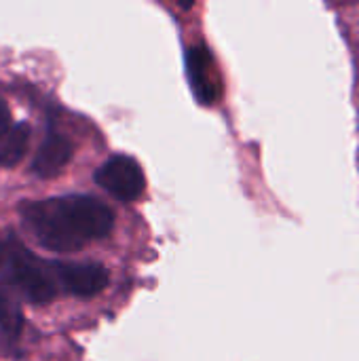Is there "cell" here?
<instances>
[{
  "label": "cell",
  "instance_id": "cell-6",
  "mask_svg": "<svg viewBox=\"0 0 359 361\" xmlns=\"http://www.w3.org/2000/svg\"><path fill=\"white\" fill-rule=\"evenodd\" d=\"M30 125L25 121H19L13 125V129L8 131V135L0 142V167H15L30 144Z\"/></svg>",
  "mask_w": 359,
  "mask_h": 361
},
{
  "label": "cell",
  "instance_id": "cell-2",
  "mask_svg": "<svg viewBox=\"0 0 359 361\" xmlns=\"http://www.w3.org/2000/svg\"><path fill=\"white\" fill-rule=\"evenodd\" d=\"M95 184L121 203L138 201L146 190V176L142 165L129 154L108 157L93 173Z\"/></svg>",
  "mask_w": 359,
  "mask_h": 361
},
{
  "label": "cell",
  "instance_id": "cell-4",
  "mask_svg": "<svg viewBox=\"0 0 359 361\" xmlns=\"http://www.w3.org/2000/svg\"><path fill=\"white\" fill-rule=\"evenodd\" d=\"M55 277L61 288V294L76 298H93L106 290L110 273L99 262H66L53 260Z\"/></svg>",
  "mask_w": 359,
  "mask_h": 361
},
{
  "label": "cell",
  "instance_id": "cell-5",
  "mask_svg": "<svg viewBox=\"0 0 359 361\" xmlns=\"http://www.w3.org/2000/svg\"><path fill=\"white\" fill-rule=\"evenodd\" d=\"M72 154H74V144L68 135H63L61 131L57 129H49L42 144L38 146L34 159H32V173L42 178V180H49V178H55L57 173L63 171V167L72 161Z\"/></svg>",
  "mask_w": 359,
  "mask_h": 361
},
{
  "label": "cell",
  "instance_id": "cell-7",
  "mask_svg": "<svg viewBox=\"0 0 359 361\" xmlns=\"http://www.w3.org/2000/svg\"><path fill=\"white\" fill-rule=\"evenodd\" d=\"M0 330L11 338H17L23 330V313L6 288H0Z\"/></svg>",
  "mask_w": 359,
  "mask_h": 361
},
{
  "label": "cell",
  "instance_id": "cell-3",
  "mask_svg": "<svg viewBox=\"0 0 359 361\" xmlns=\"http://www.w3.org/2000/svg\"><path fill=\"white\" fill-rule=\"evenodd\" d=\"M184 63H186V78L195 99L207 108L216 106L222 95V87H220L222 82L209 47L205 42L190 44L184 55Z\"/></svg>",
  "mask_w": 359,
  "mask_h": 361
},
{
  "label": "cell",
  "instance_id": "cell-8",
  "mask_svg": "<svg viewBox=\"0 0 359 361\" xmlns=\"http://www.w3.org/2000/svg\"><path fill=\"white\" fill-rule=\"evenodd\" d=\"M13 116H11V110L8 106L0 99V142L8 135V131L13 129Z\"/></svg>",
  "mask_w": 359,
  "mask_h": 361
},
{
  "label": "cell",
  "instance_id": "cell-1",
  "mask_svg": "<svg viewBox=\"0 0 359 361\" xmlns=\"http://www.w3.org/2000/svg\"><path fill=\"white\" fill-rule=\"evenodd\" d=\"M19 216L30 237L55 254L78 252L93 241L106 239L114 228V212L91 195L25 201Z\"/></svg>",
  "mask_w": 359,
  "mask_h": 361
}]
</instances>
